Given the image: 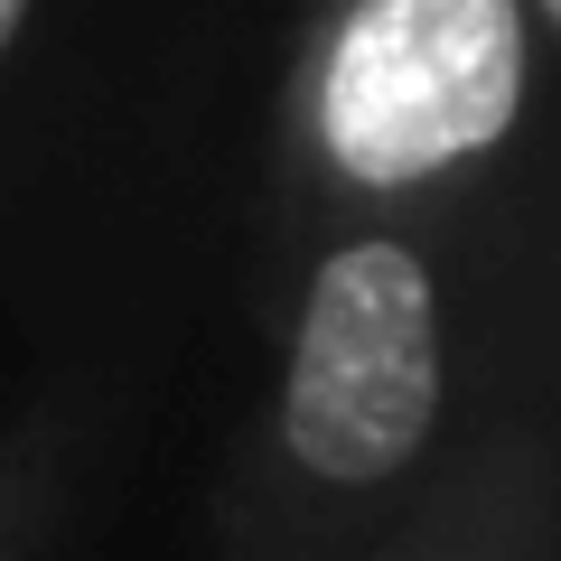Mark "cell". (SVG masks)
<instances>
[{
	"label": "cell",
	"mask_w": 561,
	"mask_h": 561,
	"mask_svg": "<svg viewBox=\"0 0 561 561\" xmlns=\"http://www.w3.org/2000/svg\"><path fill=\"white\" fill-rule=\"evenodd\" d=\"M440 421V290L393 234L337 243L309 272L280 440L319 486H383Z\"/></svg>",
	"instance_id": "6da1fadb"
},
{
	"label": "cell",
	"mask_w": 561,
	"mask_h": 561,
	"mask_svg": "<svg viewBox=\"0 0 561 561\" xmlns=\"http://www.w3.org/2000/svg\"><path fill=\"white\" fill-rule=\"evenodd\" d=\"M524 103V0H356L328 47V150L365 187H412L496 150Z\"/></svg>",
	"instance_id": "7a4b0ae2"
},
{
	"label": "cell",
	"mask_w": 561,
	"mask_h": 561,
	"mask_svg": "<svg viewBox=\"0 0 561 561\" xmlns=\"http://www.w3.org/2000/svg\"><path fill=\"white\" fill-rule=\"evenodd\" d=\"M20 20H28V0H0V57H10V38H20Z\"/></svg>",
	"instance_id": "3957f363"
}]
</instances>
